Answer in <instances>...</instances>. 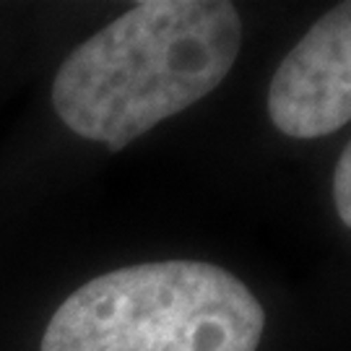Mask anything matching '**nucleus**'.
<instances>
[{
  "label": "nucleus",
  "mask_w": 351,
  "mask_h": 351,
  "mask_svg": "<svg viewBox=\"0 0 351 351\" xmlns=\"http://www.w3.org/2000/svg\"><path fill=\"white\" fill-rule=\"evenodd\" d=\"M268 117L289 138H323L351 123V0L317 19L281 60Z\"/></svg>",
  "instance_id": "7ed1b4c3"
},
{
  "label": "nucleus",
  "mask_w": 351,
  "mask_h": 351,
  "mask_svg": "<svg viewBox=\"0 0 351 351\" xmlns=\"http://www.w3.org/2000/svg\"><path fill=\"white\" fill-rule=\"evenodd\" d=\"M265 313L234 274L203 261L117 268L55 310L42 351H258Z\"/></svg>",
  "instance_id": "f03ea898"
},
{
  "label": "nucleus",
  "mask_w": 351,
  "mask_h": 351,
  "mask_svg": "<svg viewBox=\"0 0 351 351\" xmlns=\"http://www.w3.org/2000/svg\"><path fill=\"white\" fill-rule=\"evenodd\" d=\"M333 203L339 219L351 229V141L346 149L341 151L339 164H336V177H333Z\"/></svg>",
  "instance_id": "20e7f679"
},
{
  "label": "nucleus",
  "mask_w": 351,
  "mask_h": 351,
  "mask_svg": "<svg viewBox=\"0 0 351 351\" xmlns=\"http://www.w3.org/2000/svg\"><path fill=\"white\" fill-rule=\"evenodd\" d=\"M242 45L226 0H143L78 45L52 81L75 136L123 151L224 81Z\"/></svg>",
  "instance_id": "f257e3e1"
}]
</instances>
